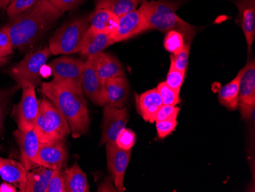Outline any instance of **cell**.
Returning a JSON list of instances; mask_svg holds the SVG:
<instances>
[{
  "mask_svg": "<svg viewBox=\"0 0 255 192\" xmlns=\"http://www.w3.org/2000/svg\"><path fill=\"white\" fill-rule=\"evenodd\" d=\"M62 14L49 0H38L2 28L9 35L12 47L23 49L35 42Z\"/></svg>",
  "mask_w": 255,
  "mask_h": 192,
  "instance_id": "1",
  "label": "cell"
},
{
  "mask_svg": "<svg viewBox=\"0 0 255 192\" xmlns=\"http://www.w3.org/2000/svg\"><path fill=\"white\" fill-rule=\"evenodd\" d=\"M41 91L59 109L74 138L88 131L90 118L83 89L67 81L53 79L50 82L41 84Z\"/></svg>",
  "mask_w": 255,
  "mask_h": 192,
  "instance_id": "2",
  "label": "cell"
},
{
  "mask_svg": "<svg viewBox=\"0 0 255 192\" xmlns=\"http://www.w3.org/2000/svg\"><path fill=\"white\" fill-rule=\"evenodd\" d=\"M177 8L176 5L154 0H143L138 9L145 16L150 28L166 33L178 31L183 35L185 43L191 44L196 34V28L177 15Z\"/></svg>",
  "mask_w": 255,
  "mask_h": 192,
  "instance_id": "3",
  "label": "cell"
},
{
  "mask_svg": "<svg viewBox=\"0 0 255 192\" xmlns=\"http://www.w3.org/2000/svg\"><path fill=\"white\" fill-rule=\"evenodd\" d=\"M34 130L41 143L64 140L71 132L59 109L47 97L39 100V110Z\"/></svg>",
  "mask_w": 255,
  "mask_h": 192,
  "instance_id": "4",
  "label": "cell"
},
{
  "mask_svg": "<svg viewBox=\"0 0 255 192\" xmlns=\"http://www.w3.org/2000/svg\"><path fill=\"white\" fill-rule=\"evenodd\" d=\"M89 26V16L74 18L63 25L50 40L48 48L51 54L79 52Z\"/></svg>",
  "mask_w": 255,
  "mask_h": 192,
  "instance_id": "5",
  "label": "cell"
},
{
  "mask_svg": "<svg viewBox=\"0 0 255 192\" xmlns=\"http://www.w3.org/2000/svg\"><path fill=\"white\" fill-rule=\"evenodd\" d=\"M52 56L49 48L30 51L9 71V74L22 89L29 86L38 87L41 84V70Z\"/></svg>",
  "mask_w": 255,
  "mask_h": 192,
  "instance_id": "6",
  "label": "cell"
},
{
  "mask_svg": "<svg viewBox=\"0 0 255 192\" xmlns=\"http://www.w3.org/2000/svg\"><path fill=\"white\" fill-rule=\"evenodd\" d=\"M84 65L85 61L67 56L57 58L48 64L54 80L67 81L81 89Z\"/></svg>",
  "mask_w": 255,
  "mask_h": 192,
  "instance_id": "7",
  "label": "cell"
},
{
  "mask_svg": "<svg viewBox=\"0 0 255 192\" xmlns=\"http://www.w3.org/2000/svg\"><path fill=\"white\" fill-rule=\"evenodd\" d=\"M128 120L127 109L117 108L107 104L103 110V123L100 145L116 143L120 132L126 128Z\"/></svg>",
  "mask_w": 255,
  "mask_h": 192,
  "instance_id": "8",
  "label": "cell"
},
{
  "mask_svg": "<svg viewBox=\"0 0 255 192\" xmlns=\"http://www.w3.org/2000/svg\"><path fill=\"white\" fill-rule=\"evenodd\" d=\"M39 110V100L32 86L23 89L22 97L15 111L18 130L34 128V123Z\"/></svg>",
  "mask_w": 255,
  "mask_h": 192,
  "instance_id": "9",
  "label": "cell"
},
{
  "mask_svg": "<svg viewBox=\"0 0 255 192\" xmlns=\"http://www.w3.org/2000/svg\"><path fill=\"white\" fill-rule=\"evenodd\" d=\"M151 29L145 16L139 9L125 14L119 18L118 27L113 36V42L118 43Z\"/></svg>",
  "mask_w": 255,
  "mask_h": 192,
  "instance_id": "10",
  "label": "cell"
},
{
  "mask_svg": "<svg viewBox=\"0 0 255 192\" xmlns=\"http://www.w3.org/2000/svg\"><path fill=\"white\" fill-rule=\"evenodd\" d=\"M131 150L120 149L116 143H107V156L108 169L113 176L115 186L118 192H124V178L130 158Z\"/></svg>",
  "mask_w": 255,
  "mask_h": 192,
  "instance_id": "11",
  "label": "cell"
},
{
  "mask_svg": "<svg viewBox=\"0 0 255 192\" xmlns=\"http://www.w3.org/2000/svg\"><path fill=\"white\" fill-rule=\"evenodd\" d=\"M67 155L65 140H54L41 143L38 153V166L56 170L63 169L67 164Z\"/></svg>",
  "mask_w": 255,
  "mask_h": 192,
  "instance_id": "12",
  "label": "cell"
},
{
  "mask_svg": "<svg viewBox=\"0 0 255 192\" xmlns=\"http://www.w3.org/2000/svg\"><path fill=\"white\" fill-rule=\"evenodd\" d=\"M14 137L21 151V163L27 170L31 171L38 167V153L41 143L37 137L34 128L28 130H17L14 132Z\"/></svg>",
  "mask_w": 255,
  "mask_h": 192,
  "instance_id": "13",
  "label": "cell"
},
{
  "mask_svg": "<svg viewBox=\"0 0 255 192\" xmlns=\"http://www.w3.org/2000/svg\"><path fill=\"white\" fill-rule=\"evenodd\" d=\"M81 85L86 95L99 106H105V84L102 82L91 58L85 61Z\"/></svg>",
  "mask_w": 255,
  "mask_h": 192,
  "instance_id": "14",
  "label": "cell"
},
{
  "mask_svg": "<svg viewBox=\"0 0 255 192\" xmlns=\"http://www.w3.org/2000/svg\"><path fill=\"white\" fill-rule=\"evenodd\" d=\"M236 4L239 10L237 19L246 37L250 54L255 38V0H236Z\"/></svg>",
  "mask_w": 255,
  "mask_h": 192,
  "instance_id": "15",
  "label": "cell"
},
{
  "mask_svg": "<svg viewBox=\"0 0 255 192\" xmlns=\"http://www.w3.org/2000/svg\"><path fill=\"white\" fill-rule=\"evenodd\" d=\"M90 58L93 60L99 77L104 84L109 79L125 76L123 64L112 54L102 51Z\"/></svg>",
  "mask_w": 255,
  "mask_h": 192,
  "instance_id": "16",
  "label": "cell"
},
{
  "mask_svg": "<svg viewBox=\"0 0 255 192\" xmlns=\"http://www.w3.org/2000/svg\"><path fill=\"white\" fill-rule=\"evenodd\" d=\"M28 172L20 162L0 156V177L6 183L15 185L20 192L25 190Z\"/></svg>",
  "mask_w": 255,
  "mask_h": 192,
  "instance_id": "17",
  "label": "cell"
},
{
  "mask_svg": "<svg viewBox=\"0 0 255 192\" xmlns=\"http://www.w3.org/2000/svg\"><path fill=\"white\" fill-rule=\"evenodd\" d=\"M113 44L114 42H113V36L110 34L99 32L88 28L84 35L79 53L83 58L87 60L92 56L102 52L103 50H105Z\"/></svg>",
  "mask_w": 255,
  "mask_h": 192,
  "instance_id": "18",
  "label": "cell"
},
{
  "mask_svg": "<svg viewBox=\"0 0 255 192\" xmlns=\"http://www.w3.org/2000/svg\"><path fill=\"white\" fill-rule=\"evenodd\" d=\"M129 94L127 79L123 77L109 79L105 82L106 105L123 108L126 105Z\"/></svg>",
  "mask_w": 255,
  "mask_h": 192,
  "instance_id": "19",
  "label": "cell"
},
{
  "mask_svg": "<svg viewBox=\"0 0 255 192\" xmlns=\"http://www.w3.org/2000/svg\"><path fill=\"white\" fill-rule=\"evenodd\" d=\"M239 104L255 105V62L249 61L242 69L239 82Z\"/></svg>",
  "mask_w": 255,
  "mask_h": 192,
  "instance_id": "20",
  "label": "cell"
},
{
  "mask_svg": "<svg viewBox=\"0 0 255 192\" xmlns=\"http://www.w3.org/2000/svg\"><path fill=\"white\" fill-rule=\"evenodd\" d=\"M164 105L157 88L149 90L140 94L137 98L139 114L145 121L154 123L160 107Z\"/></svg>",
  "mask_w": 255,
  "mask_h": 192,
  "instance_id": "21",
  "label": "cell"
},
{
  "mask_svg": "<svg viewBox=\"0 0 255 192\" xmlns=\"http://www.w3.org/2000/svg\"><path fill=\"white\" fill-rule=\"evenodd\" d=\"M120 17L107 9L96 8L91 15H89V28L99 32H105L114 36L117 31Z\"/></svg>",
  "mask_w": 255,
  "mask_h": 192,
  "instance_id": "22",
  "label": "cell"
},
{
  "mask_svg": "<svg viewBox=\"0 0 255 192\" xmlns=\"http://www.w3.org/2000/svg\"><path fill=\"white\" fill-rule=\"evenodd\" d=\"M53 171L52 169L38 166L28 172L24 192H46Z\"/></svg>",
  "mask_w": 255,
  "mask_h": 192,
  "instance_id": "23",
  "label": "cell"
},
{
  "mask_svg": "<svg viewBox=\"0 0 255 192\" xmlns=\"http://www.w3.org/2000/svg\"><path fill=\"white\" fill-rule=\"evenodd\" d=\"M66 192H89L87 175L77 164H74L65 173Z\"/></svg>",
  "mask_w": 255,
  "mask_h": 192,
  "instance_id": "24",
  "label": "cell"
},
{
  "mask_svg": "<svg viewBox=\"0 0 255 192\" xmlns=\"http://www.w3.org/2000/svg\"><path fill=\"white\" fill-rule=\"evenodd\" d=\"M242 70L233 81L220 88L219 91V100L229 110H236L239 105V82Z\"/></svg>",
  "mask_w": 255,
  "mask_h": 192,
  "instance_id": "25",
  "label": "cell"
},
{
  "mask_svg": "<svg viewBox=\"0 0 255 192\" xmlns=\"http://www.w3.org/2000/svg\"><path fill=\"white\" fill-rule=\"evenodd\" d=\"M140 0H97L96 8L107 9L118 17L137 9Z\"/></svg>",
  "mask_w": 255,
  "mask_h": 192,
  "instance_id": "26",
  "label": "cell"
},
{
  "mask_svg": "<svg viewBox=\"0 0 255 192\" xmlns=\"http://www.w3.org/2000/svg\"><path fill=\"white\" fill-rule=\"evenodd\" d=\"M185 40L181 33L176 31L167 32L164 41V47L172 54L180 52L184 47Z\"/></svg>",
  "mask_w": 255,
  "mask_h": 192,
  "instance_id": "27",
  "label": "cell"
},
{
  "mask_svg": "<svg viewBox=\"0 0 255 192\" xmlns=\"http://www.w3.org/2000/svg\"><path fill=\"white\" fill-rule=\"evenodd\" d=\"M190 44L186 43L183 49L177 54L170 56V67L179 71H187L188 67L189 54H190Z\"/></svg>",
  "mask_w": 255,
  "mask_h": 192,
  "instance_id": "28",
  "label": "cell"
},
{
  "mask_svg": "<svg viewBox=\"0 0 255 192\" xmlns=\"http://www.w3.org/2000/svg\"><path fill=\"white\" fill-rule=\"evenodd\" d=\"M157 89L161 97L163 104L173 106L180 104V92L170 88L165 82L160 83L157 85Z\"/></svg>",
  "mask_w": 255,
  "mask_h": 192,
  "instance_id": "29",
  "label": "cell"
},
{
  "mask_svg": "<svg viewBox=\"0 0 255 192\" xmlns=\"http://www.w3.org/2000/svg\"><path fill=\"white\" fill-rule=\"evenodd\" d=\"M38 2V0H13L7 6L6 13L10 19L25 12Z\"/></svg>",
  "mask_w": 255,
  "mask_h": 192,
  "instance_id": "30",
  "label": "cell"
},
{
  "mask_svg": "<svg viewBox=\"0 0 255 192\" xmlns=\"http://www.w3.org/2000/svg\"><path fill=\"white\" fill-rule=\"evenodd\" d=\"M46 192H66L65 173H63L62 169L53 171Z\"/></svg>",
  "mask_w": 255,
  "mask_h": 192,
  "instance_id": "31",
  "label": "cell"
},
{
  "mask_svg": "<svg viewBox=\"0 0 255 192\" xmlns=\"http://www.w3.org/2000/svg\"><path fill=\"white\" fill-rule=\"evenodd\" d=\"M135 133L130 129L125 128L119 134L116 140V145L123 150H130L135 144Z\"/></svg>",
  "mask_w": 255,
  "mask_h": 192,
  "instance_id": "32",
  "label": "cell"
},
{
  "mask_svg": "<svg viewBox=\"0 0 255 192\" xmlns=\"http://www.w3.org/2000/svg\"><path fill=\"white\" fill-rule=\"evenodd\" d=\"M185 74L186 72L184 71H179L170 67L165 83L170 88L180 92V88L184 82Z\"/></svg>",
  "mask_w": 255,
  "mask_h": 192,
  "instance_id": "33",
  "label": "cell"
},
{
  "mask_svg": "<svg viewBox=\"0 0 255 192\" xmlns=\"http://www.w3.org/2000/svg\"><path fill=\"white\" fill-rule=\"evenodd\" d=\"M180 108L177 106L164 105L160 107L155 117V122L165 120H177Z\"/></svg>",
  "mask_w": 255,
  "mask_h": 192,
  "instance_id": "34",
  "label": "cell"
},
{
  "mask_svg": "<svg viewBox=\"0 0 255 192\" xmlns=\"http://www.w3.org/2000/svg\"><path fill=\"white\" fill-rule=\"evenodd\" d=\"M177 125V120H165L156 122L157 135L160 139H164L173 133Z\"/></svg>",
  "mask_w": 255,
  "mask_h": 192,
  "instance_id": "35",
  "label": "cell"
},
{
  "mask_svg": "<svg viewBox=\"0 0 255 192\" xmlns=\"http://www.w3.org/2000/svg\"><path fill=\"white\" fill-rule=\"evenodd\" d=\"M12 44L8 33L3 29H0V55L7 58L12 53Z\"/></svg>",
  "mask_w": 255,
  "mask_h": 192,
  "instance_id": "36",
  "label": "cell"
},
{
  "mask_svg": "<svg viewBox=\"0 0 255 192\" xmlns=\"http://www.w3.org/2000/svg\"><path fill=\"white\" fill-rule=\"evenodd\" d=\"M49 1L56 8L59 10L60 12L64 13L69 10L76 8L84 0H49Z\"/></svg>",
  "mask_w": 255,
  "mask_h": 192,
  "instance_id": "37",
  "label": "cell"
},
{
  "mask_svg": "<svg viewBox=\"0 0 255 192\" xmlns=\"http://www.w3.org/2000/svg\"><path fill=\"white\" fill-rule=\"evenodd\" d=\"M240 110L242 117L245 120L254 122L255 120V105H249V104H239L238 105Z\"/></svg>",
  "mask_w": 255,
  "mask_h": 192,
  "instance_id": "38",
  "label": "cell"
},
{
  "mask_svg": "<svg viewBox=\"0 0 255 192\" xmlns=\"http://www.w3.org/2000/svg\"><path fill=\"white\" fill-rule=\"evenodd\" d=\"M17 189L11 183H5L0 185V192H16Z\"/></svg>",
  "mask_w": 255,
  "mask_h": 192,
  "instance_id": "39",
  "label": "cell"
},
{
  "mask_svg": "<svg viewBox=\"0 0 255 192\" xmlns=\"http://www.w3.org/2000/svg\"><path fill=\"white\" fill-rule=\"evenodd\" d=\"M4 99H5V97H4L3 93L0 91V130H1V127H2V107H3Z\"/></svg>",
  "mask_w": 255,
  "mask_h": 192,
  "instance_id": "40",
  "label": "cell"
},
{
  "mask_svg": "<svg viewBox=\"0 0 255 192\" xmlns=\"http://www.w3.org/2000/svg\"><path fill=\"white\" fill-rule=\"evenodd\" d=\"M141 2H142L143 0H140ZM154 1H157V2H164V3L170 4V5H176L178 7L179 5L177 2L180 0H154Z\"/></svg>",
  "mask_w": 255,
  "mask_h": 192,
  "instance_id": "41",
  "label": "cell"
},
{
  "mask_svg": "<svg viewBox=\"0 0 255 192\" xmlns=\"http://www.w3.org/2000/svg\"><path fill=\"white\" fill-rule=\"evenodd\" d=\"M13 0H0V9H5Z\"/></svg>",
  "mask_w": 255,
  "mask_h": 192,
  "instance_id": "42",
  "label": "cell"
},
{
  "mask_svg": "<svg viewBox=\"0 0 255 192\" xmlns=\"http://www.w3.org/2000/svg\"><path fill=\"white\" fill-rule=\"evenodd\" d=\"M6 58H3V57L0 55V67H2V66L6 62Z\"/></svg>",
  "mask_w": 255,
  "mask_h": 192,
  "instance_id": "43",
  "label": "cell"
}]
</instances>
